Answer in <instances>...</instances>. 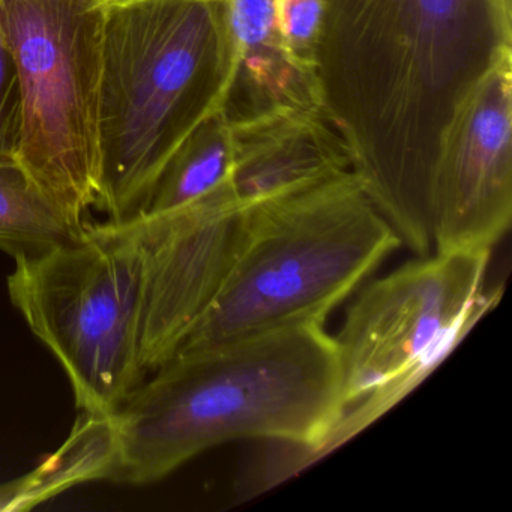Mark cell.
<instances>
[{
  "label": "cell",
  "instance_id": "7",
  "mask_svg": "<svg viewBox=\"0 0 512 512\" xmlns=\"http://www.w3.org/2000/svg\"><path fill=\"white\" fill-rule=\"evenodd\" d=\"M491 251L419 257L368 284L334 340L347 407L364 424L419 385L502 298L482 292Z\"/></svg>",
  "mask_w": 512,
  "mask_h": 512
},
{
  "label": "cell",
  "instance_id": "5",
  "mask_svg": "<svg viewBox=\"0 0 512 512\" xmlns=\"http://www.w3.org/2000/svg\"><path fill=\"white\" fill-rule=\"evenodd\" d=\"M14 260V307L64 368L77 406L91 418H109L145 379L137 218L86 224L77 238Z\"/></svg>",
  "mask_w": 512,
  "mask_h": 512
},
{
  "label": "cell",
  "instance_id": "6",
  "mask_svg": "<svg viewBox=\"0 0 512 512\" xmlns=\"http://www.w3.org/2000/svg\"><path fill=\"white\" fill-rule=\"evenodd\" d=\"M107 0H0L22 95L16 161L74 220L98 205Z\"/></svg>",
  "mask_w": 512,
  "mask_h": 512
},
{
  "label": "cell",
  "instance_id": "3",
  "mask_svg": "<svg viewBox=\"0 0 512 512\" xmlns=\"http://www.w3.org/2000/svg\"><path fill=\"white\" fill-rule=\"evenodd\" d=\"M233 70L230 0L107 2L97 206L110 221L142 214L173 152L221 110Z\"/></svg>",
  "mask_w": 512,
  "mask_h": 512
},
{
  "label": "cell",
  "instance_id": "12",
  "mask_svg": "<svg viewBox=\"0 0 512 512\" xmlns=\"http://www.w3.org/2000/svg\"><path fill=\"white\" fill-rule=\"evenodd\" d=\"M232 166V128L217 110L173 152L140 215L163 214L206 196L229 181Z\"/></svg>",
  "mask_w": 512,
  "mask_h": 512
},
{
  "label": "cell",
  "instance_id": "9",
  "mask_svg": "<svg viewBox=\"0 0 512 512\" xmlns=\"http://www.w3.org/2000/svg\"><path fill=\"white\" fill-rule=\"evenodd\" d=\"M512 55L488 73L446 146L434 193V253L488 250L512 218Z\"/></svg>",
  "mask_w": 512,
  "mask_h": 512
},
{
  "label": "cell",
  "instance_id": "13",
  "mask_svg": "<svg viewBox=\"0 0 512 512\" xmlns=\"http://www.w3.org/2000/svg\"><path fill=\"white\" fill-rule=\"evenodd\" d=\"M85 227L62 211L16 161L0 163V250L13 257L43 253L77 238Z\"/></svg>",
  "mask_w": 512,
  "mask_h": 512
},
{
  "label": "cell",
  "instance_id": "14",
  "mask_svg": "<svg viewBox=\"0 0 512 512\" xmlns=\"http://www.w3.org/2000/svg\"><path fill=\"white\" fill-rule=\"evenodd\" d=\"M20 137L22 95L19 74L4 26L0 22V163L16 161Z\"/></svg>",
  "mask_w": 512,
  "mask_h": 512
},
{
  "label": "cell",
  "instance_id": "1",
  "mask_svg": "<svg viewBox=\"0 0 512 512\" xmlns=\"http://www.w3.org/2000/svg\"><path fill=\"white\" fill-rule=\"evenodd\" d=\"M508 55L512 0H325L323 115L371 202L418 257L434 253V193L455 125Z\"/></svg>",
  "mask_w": 512,
  "mask_h": 512
},
{
  "label": "cell",
  "instance_id": "8",
  "mask_svg": "<svg viewBox=\"0 0 512 512\" xmlns=\"http://www.w3.org/2000/svg\"><path fill=\"white\" fill-rule=\"evenodd\" d=\"M227 182L181 208L136 217L143 251L145 377L172 358L217 298L244 247L250 209L232 199Z\"/></svg>",
  "mask_w": 512,
  "mask_h": 512
},
{
  "label": "cell",
  "instance_id": "15",
  "mask_svg": "<svg viewBox=\"0 0 512 512\" xmlns=\"http://www.w3.org/2000/svg\"><path fill=\"white\" fill-rule=\"evenodd\" d=\"M107 2H113V0H107Z\"/></svg>",
  "mask_w": 512,
  "mask_h": 512
},
{
  "label": "cell",
  "instance_id": "10",
  "mask_svg": "<svg viewBox=\"0 0 512 512\" xmlns=\"http://www.w3.org/2000/svg\"><path fill=\"white\" fill-rule=\"evenodd\" d=\"M325 0H230L235 70L221 113L230 127L298 110L322 112Z\"/></svg>",
  "mask_w": 512,
  "mask_h": 512
},
{
  "label": "cell",
  "instance_id": "11",
  "mask_svg": "<svg viewBox=\"0 0 512 512\" xmlns=\"http://www.w3.org/2000/svg\"><path fill=\"white\" fill-rule=\"evenodd\" d=\"M230 128L227 185L241 208L292 196L352 170L346 143L323 112L277 113Z\"/></svg>",
  "mask_w": 512,
  "mask_h": 512
},
{
  "label": "cell",
  "instance_id": "2",
  "mask_svg": "<svg viewBox=\"0 0 512 512\" xmlns=\"http://www.w3.org/2000/svg\"><path fill=\"white\" fill-rule=\"evenodd\" d=\"M103 419V478L145 485L241 439L320 457L346 415L343 371L323 325L284 329L175 355Z\"/></svg>",
  "mask_w": 512,
  "mask_h": 512
},
{
  "label": "cell",
  "instance_id": "4",
  "mask_svg": "<svg viewBox=\"0 0 512 512\" xmlns=\"http://www.w3.org/2000/svg\"><path fill=\"white\" fill-rule=\"evenodd\" d=\"M400 245L352 170L254 206L226 283L173 356L323 325Z\"/></svg>",
  "mask_w": 512,
  "mask_h": 512
}]
</instances>
